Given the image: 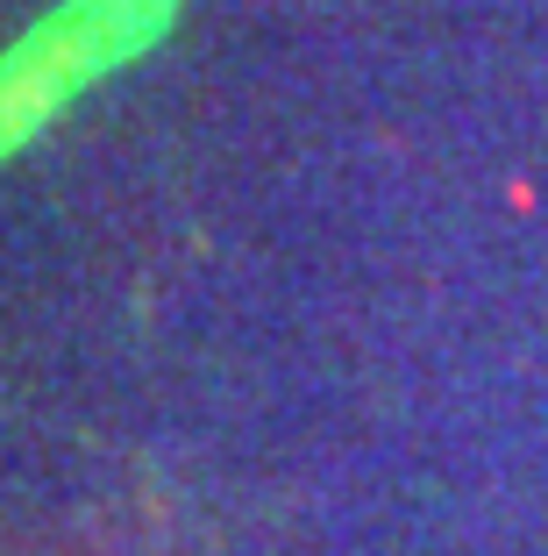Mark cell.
Listing matches in <instances>:
<instances>
[{"mask_svg": "<svg viewBox=\"0 0 548 556\" xmlns=\"http://www.w3.org/2000/svg\"><path fill=\"white\" fill-rule=\"evenodd\" d=\"M171 8L178 0H65L15 50H0V157L65 115L86 86L143 58L171 29Z\"/></svg>", "mask_w": 548, "mask_h": 556, "instance_id": "cell-1", "label": "cell"}]
</instances>
